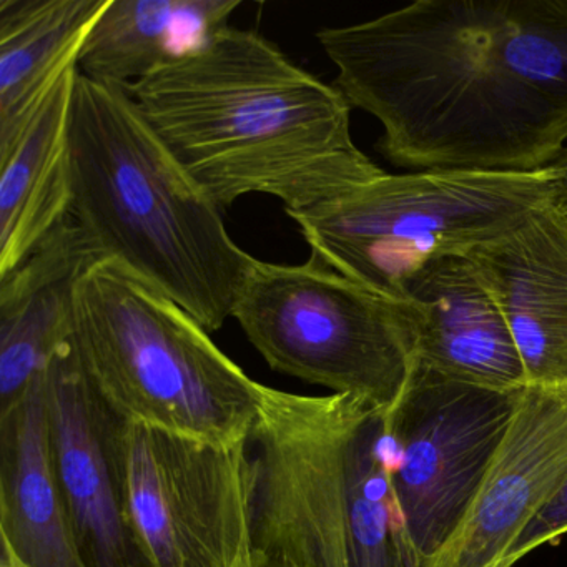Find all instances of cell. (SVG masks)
Segmentation results:
<instances>
[{"label":"cell","instance_id":"3957f363","mask_svg":"<svg viewBox=\"0 0 567 567\" xmlns=\"http://www.w3.org/2000/svg\"><path fill=\"white\" fill-rule=\"evenodd\" d=\"M71 217L114 260L207 331L234 317L257 258L192 181L121 85L79 72L71 114Z\"/></svg>","mask_w":567,"mask_h":567},{"label":"cell","instance_id":"8992f818","mask_svg":"<svg viewBox=\"0 0 567 567\" xmlns=\"http://www.w3.org/2000/svg\"><path fill=\"white\" fill-rule=\"evenodd\" d=\"M553 197L549 167L384 172L337 200L288 217L328 267L400 298L406 278L423 265L464 257L504 237Z\"/></svg>","mask_w":567,"mask_h":567},{"label":"cell","instance_id":"5b68a950","mask_svg":"<svg viewBox=\"0 0 567 567\" xmlns=\"http://www.w3.org/2000/svg\"><path fill=\"white\" fill-rule=\"evenodd\" d=\"M181 305L114 260L75 288L71 347L92 390L125 423L215 443L250 436L264 384Z\"/></svg>","mask_w":567,"mask_h":567},{"label":"cell","instance_id":"ba28073f","mask_svg":"<svg viewBox=\"0 0 567 567\" xmlns=\"http://www.w3.org/2000/svg\"><path fill=\"white\" fill-rule=\"evenodd\" d=\"M121 464L151 567H258L248 440L215 443L125 423Z\"/></svg>","mask_w":567,"mask_h":567},{"label":"cell","instance_id":"4fadbf2b","mask_svg":"<svg viewBox=\"0 0 567 567\" xmlns=\"http://www.w3.org/2000/svg\"><path fill=\"white\" fill-rule=\"evenodd\" d=\"M400 298L416 315L414 364L489 390L527 386L506 318L466 255L423 265Z\"/></svg>","mask_w":567,"mask_h":567},{"label":"cell","instance_id":"30bf717a","mask_svg":"<svg viewBox=\"0 0 567 567\" xmlns=\"http://www.w3.org/2000/svg\"><path fill=\"white\" fill-rule=\"evenodd\" d=\"M52 456L75 547L85 567H151L128 513L122 421L97 396L71 341L44 373Z\"/></svg>","mask_w":567,"mask_h":567},{"label":"cell","instance_id":"7c38bea8","mask_svg":"<svg viewBox=\"0 0 567 567\" xmlns=\"http://www.w3.org/2000/svg\"><path fill=\"white\" fill-rule=\"evenodd\" d=\"M466 257L506 318L527 384L567 386V214L550 202Z\"/></svg>","mask_w":567,"mask_h":567},{"label":"cell","instance_id":"e0dca14e","mask_svg":"<svg viewBox=\"0 0 567 567\" xmlns=\"http://www.w3.org/2000/svg\"><path fill=\"white\" fill-rule=\"evenodd\" d=\"M111 0H0V147L11 144L79 55Z\"/></svg>","mask_w":567,"mask_h":567},{"label":"cell","instance_id":"8fae6325","mask_svg":"<svg viewBox=\"0 0 567 567\" xmlns=\"http://www.w3.org/2000/svg\"><path fill=\"white\" fill-rule=\"evenodd\" d=\"M567 481V386L527 384L466 514L424 567H504Z\"/></svg>","mask_w":567,"mask_h":567},{"label":"cell","instance_id":"52a82bcc","mask_svg":"<svg viewBox=\"0 0 567 567\" xmlns=\"http://www.w3.org/2000/svg\"><path fill=\"white\" fill-rule=\"evenodd\" d=\"M231 318L271 370L383 413L414 367L413 307L315 255L301 265L255 260Z\"/></svg>","mask_w":567,"mask_h":567},{"label":"cell","instance_id":"44dd1931","mask_svg":"<svg viewBox=\"0 0 567 567\" xmlns=\"http://www.w3.org/2000/svg\"><path fill=\"white\" fill-rule=\"evenodd\" d=\"M0 567H25L24 564L19 563L8 547L2 546V554H0Z\"/></svg>","mask_w":567,"mask_h":567},{"label":"cell","instance_id":"7402d4cb","mask_svg":"<svg viewBox=\"0 0 567 567\" xmlns=\"http://www.w3.org/2000/svg\"><path fill=\"white\" fill-rule=\"evenodd\" d=\"M258 567H264V566H261V564H260V563H258Z\"/></svg>","mask_w":567,"mask_h":567},{"label":"cell","instance_id":"9a60e30c","mask_svg":"<svg viewBox=\"0 0 567 567\" xmlns=\"http://www.w3.org/2000/svg\"><path fill=\"white\" fill-rule=\"evenodd\" d=\"M44 373L0 414L2 546L25 567H85L55 474Z\"/></svg>","mask_w":567,"mask_h":567},{"label":"cell","instance_id":"ffe728a7","mask_svg":"<svg viewBox=\"0 0 567 567\" xmlns=\"http://www.w3.org/2000/svg\"><path fill=\"white\" fill-rule=\"evenodd\" d=\"M549 172L554 187L553 204L567 214V145L559 157L549 165Z\"/></svg>","mask_w":567,"mask_h":567},{"label":"cell","instance_id":"277c9868","mask_svg":"<svg viewBox=\"0 0 567 567\" xmlns=\"http://www.w3.org/2000/svg\"><path fill=\"white\" fill-rule=\"evenodd\" d=\"M264 567H424L393 486L383 411L265 386L248 436Z\"/></svg>","mask_w":567,"mask_h":567},{"label":"cell","instance_id":"9c48e42d","mask_svg":"<svg viewBox=\"0 0 567 567\" xmlns=\"http://www.w3.org/2000/svg\"><path fill=\"white\" fill-rule=\"evenodd\" d=\"M523 390H489L414 364L384 411L394 491L423 564L466 514Z\"/></svg>","mask_w":567,"mask_h":567},{"label":"cell","instance_id":"5bb4252c","mask_svg":"<svg viewBox=\"0 0 567 567\" xmlns=\"http://www.w3.org/2000/svg\"><path fill=\"white\" fill-rule=\"evenodd\" d=\"M99 260L69 215L14 271L0 278V414L24 396L71 340L75 288Z\"/></svg>","mask_w":567,"mask_h":567},{"label":"cell","instance_id":"7a4b0ae2","mask_svg":"<svg viewBox=\"0 0 567 567\" xmlns=\"http://www.w3.org/2000/svg\"><path fill=\"white\" fill-rule=\"evenodd\" d=\"M125 91L192 181L218 205L245 195L288 215L384 174L351 137V105L264 35L220 29Z\"/></svg>","mask_w":567,"mask_h":567},{"label":"cell","instance_id":"d6986e66","mask_svg":"<svg viewBox=\"0 0 567 567\" xmlns=\"http://www.w3.org/2000/svg\"><path fill=\"white\" fill-rule=\"evenodd\" d=\"M567 534V481L557 496L540 511L539 516L533 520L517 540L516 546L507 556L504 567H514L527 554L536 550L544 544L559 543L560 537Z\"/></svg>","mask_w":567,"mask_h":567},{"label":"cell","instance_id":"6da1fadb","mask_svg":"<svg viewBox=\"0 0 567 567\" xmlns=\"http://www.w3.org/2000/svg\"><path fill=\"white\" fill-rule=\"evenodd\" d=\"M317 38L396 167L537 172L566 148L567 0H417Z\"/></svg>","mask_w":567,"mask_h":567},{"label":"cell","instance_id":"2e32d148","mask_svg":"<svg viewBox=\"0 0 567 567\" xmlns=\"http://www.w3.org/2000/svg\"><path fill=\"white\" fill-rule=\"evenodd\" d=\"M79 68L52 89L18 137L0 147V278L71 214V114Z\"/></svg>","mask_w":567,"mask_h":567},{"label":"cell","instance_id":"ac0fdd59","mask_svg":"<svg viewBox=\"0 0 567 567\" xmlns=\"http://www.w3.org/2000/svg\"><path fill=\"white\" fill-rule=\"evenodd\" d=\"M238 0H111L92 28L79 72L102 84H135L227 28Z\"/></svg>","mask_w":567,"mask_h":567}]
</instances>
